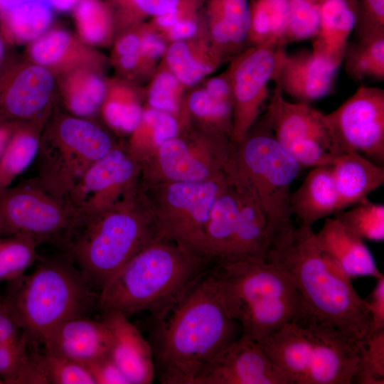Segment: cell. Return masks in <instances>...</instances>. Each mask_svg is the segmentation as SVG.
<instances>
[{
  "label": "cell",
  "instance_id": "cell-1",
  "mask_svg": "<svg viewBox=\"0 0 384 384\" xmlns=\"http://www.w3.org/2000/svg\"><path fill=\"white\" fill-rule=\"evenodd\" d=\"M157 321L151 345L164 384H193L202 370L242 334L240 325L226 313L211 274L202 277Z\"/></svg>",
  "mask_w": 384,
  "mask_h": 384
},
{
  "label": "cell",
  "instance_id": "cell-2",
  "mask_svg": "<svg viewBox=\"0 0 384 384\" xmlns=\"http://www.w3.org/2000/svg\"><path fill=\"white\" fill-rule=\"evenodd\" d=\"M265 261L286 274L311 316L360 341L369 334L366 300L348 277L321 250L311 226L294 225L270 243Z\"/></svg>",
  "mask_w": 384,
  "mask_h": 384
},
{
  "label": "cell",
  "instance_id": "cell-3",
  "mask_svg": "<svg viewBox=\"0 0 384 384\" xmlns=\"http://www.w3.org/2000/svg\"><path fill=\"white\" fill-rule=\"evenodd\" d=\"M208 260L172 242L156 240L134 255L105 284L97 304L129 316L149 311L159 320L203 276Z\"/></svg>",
  "mask_w": 384,
  "mask_h": 384
},
{
  "label": "cell",
  "instance_id": "cell-4",
  "mask_svg": "<svg viewBox=\"0 0 384 384\" xmlns=\"http://www.w3.org/2000/svg\"><path fill=\"white\" fill-rule=\"evenodd\" d=\"M158 240L139 185L102 210L82 213L62 249L100 289L139 250Z\"/></svg>",
  "mask_w": 384,
  "mask_h": 384
},
{
  "label": "cell",
  "instance_id": "cell-5",
  "mask_svg": "<svg viewBox=\"0 0 384 384\" xmlns=\"http://www.w3.org/2000/svg\"><path fill=\"white\" fill-rule=\"evenodd\" d=\"M230 318L241 336L264 343L288 323L312 318L289 277L265 260L217 263L210 274Z\"/></svg>",
  "mask_w": 384,
  "mask_h": 384
},
{
  "label": "cell",
  "instance_id": "cell-6",
  "mask_svg": "<svg viewBox=\"0 0 384 384\" xmlns=\"http://www.w3.org/2000/svg\"><path fill=\"white\" fill-rule=\"evenodd\" d=\"M301 168L277 140L265 113L235 146L226 173L230 183L245 189L264 212L269 245L293 226L290 188Z\"/></svg>",
  "mask_w": 384,
  "mask_h": 384
},
{
  "label": "cell",
  "instance_id": "cell-7",
  "mask_svg": "<svg viewBox=\"0 0 384 384\" xmlns=\"http://www.w3.org/2000/svg\"><path fill=\"white\" fill-rule=\"evenodd\" d=\"M4 298L37 343L62 322L87 316L97 302L92 286L65 253L11 281Z\"/></svg>",
  "mask_w": 384,
  "mask_h": 384
},
{
  "label": "cell",
  "instance_id": "cell-8",
  "mask_svg": "<svg viewBox=\"0 0 384 384\" xmlns=\"http://www.w3.org/2000/svg\"><path fill=\"white\" fill-rule=\"evenodd\" d=\"M358 343L331 325L304 318L285 324L260 344L293 384H351Z\"/></svg>",
  "mask_w": 384,
  "mask_h": 384
},
{
  "label": "cell",
  "instance_id": "cell-9",
  "mask_svg": "<svg viewBox=\"0 0 384 384\" xmlns=\"http://www.w3.org/2000/svg\"><path fill=\"white\" fill-rule=\"evenodd\" d=\"M116 145L95 119L54 107L41 133L33 178L52 194L68 198L86 171Z\"/></svg>",
  "mask_w": 384,
  "mask_h": 384
},
{
  "label": "cell",
  "instance_id": "cell-10",
  "mask_svg": "<svg viewBox=\"0 0 384 384\" xmlns=\"http://www.w3.org/2000/svg\"><path fill=\"white\" fill-rule=\"evenodd\" d=\"M230 183L226 173L202 182H164L141 186L158 240L176 243L207 260L205 232L209 214Z\"/></svg>",
  "mask_w": 384,
  "mask_h": 384
},
{
  "label": "cell",
  "instance_id": "cell-11",
  "mask_svg": "<svg viewBox=\"0 0 384 384\" xmlns=\"http://www.w3.org/2000/svg\"><path fill=\"white\" fill-rule=\"evenodd\" d=\"M235 144L228 136L186 125L141 163L142 187L164 182H202L226 174Z\"/></svg>",
  "mask_w": 384,
  "mask_h": 384
},
{
  "label": "cell",
  "instance_id": "cell-12",
  "mask_svg": "<svg viewBox=\"0 0 384 384\" xmlns=\"http://www.w3.org/2000/svg\"><path fill=\"white\" fill-rule=\"evenodd\" d=\"M80 214L68 198L47 191L33 178L0 191V235H23L62 248Z\"/></svg>",
  "mask_w": 384,
  "mask_h": 384
},
{
  "label": "cell",
  "instance_id": "cell-13",
  "mask_svg": "<svg viewBox=\"0 0 384 384\" xmlns=\"http://www.w3.org/2000/svg\"><path fill=\"white\" fill-rule=\"evenodd\" d=\"M265 110L277 140L302 167L332 164L342 153L326 114L284 100L277 82Z\"/></svg>",
  "mask_w": 384,
  "mask_h": 384
},
{
  "label": "cell",
  "instance_id": "cell-14",
  "mask_svg": "<svg viewBox=\"0 0 384 384\" xmlns=\"http://www.w3.org/2000/svg\"><path fill=\"white\" fill-rule=\"evenodd\" d=\"M286 46L248 47L233 57L232 69L233 100L231 139L239 144L260 117L270 97L268 85L276 78Z\"/></svg>",
  "mask_w": 384,
  "mask_h": 384
},
{
  "label": "cell",
  "instance_id": "cell-15",
  "mask_svg": "<svg viewBox=\"0 0 384 384\" xmlns=\"http://www.w3.org/2000/svg\"><path fill=\"white\" fill-rule=\"evenodd\" d=\"M326 117L342 153L357 152L383 166L384 90L361 85Z\"/></svg>",
  "mask_w": 384,
  "mask_h": 384
},
{
  "label": "cell",
  "instance_id": "cell-16",
  "mask_svg": "<svg viewBox=\"0 0 384 384\" xmlns=\"http://www.w3.org/2000/svg\"><path fill=\"white\" fill-rule=\"evenodd\" d=\"M56 78L26 57L5 58L0 69V119L31 122L55 107Z\"/></svg>",
  "mask_w": 384,
  "mask_h": 384
},
{
  "label": "cell",
  "instance_id": "cell-17",
  "mask_svg": "<svg viewBox=\"0 0 384 384\" xmlns=\"http://www.w3.org/2000/svg\"><path fill=\"white\" fill-rule=\"evenodd\" d=\"M141 169L127 144H117L86 171L68 198L82 213L102 210L139 185Z\"/></svg>",
  "mask_w": 384,
  "mask_h": 384
},
{
  "label": "cell",
  "instance_id": "cell-18",
  "mask_svg": "<svg viewBox=\"0 0 384 384\" xmlns=\"http://www.w3.org/2000/svg\"><path fill=\"white\" fill-rule=\"evenodd\" d=\"M193 384H293L262 345L240 336L220 351Z\"/></svg>",
  "mask_w": 384,
  "mask_h": 384
},
{
  "label": "cell",
  "instance_id": "cell-19",
  "mask_svg": "<svg viewBox=\"0 0 384 384\" xmlns=\"http://www.w3.org/2000/svg\"><path fill=\"white\" fill-rule=\"evenodd\" d=\"M232 69L208 77L188 89L178 116L180 127L190 125L228 136L233 129Z\"/></svg>",
  "mask_w": 384,
  "mask_h": 384
},
{
  "label": "cell",
  "instance_id": "cell-20",
  "mask_svg": "<svg viewBox=\"0 0 384 384\" xmlns=\"http://www.w3.org/2000/svg\"><path fill=\"white\" fill-rule=\"evenodd\" d=\"M200 35L233 58L247 46L249 0H199Z\"/></svg>",
  "mask_w": 384,
  "mask_h": 384
},
{
  "label": "cell",
  "instance_id": "cell-21",
  "mask_svg": "<svg viewBox=\"0 0 384 384\" xmlns=\"http://www.w3.org/2000/svg\"><path fill=\"white\" fill-rule=\"evenodd\" d=\"M102 320L109 327L112 340L108 353L129 384H149L156 367L151 345L128 316L117 310L103 311Z\"/></svg>",
  "mask_w": 384,
  "mask_h": 384
},
{
  "label": "cell",
  "instance_id": "cell-22",
  "mask_svg": "<svg viewBox=\"0 0 384 384\" xmlns=\"http://www.w3.org/2000/svg\"><path fill=\"white\" fill-rule=\"evenodd\" d=\"M338 68L316 56L311 50L284 53L274 82L298 102L309 104L329 95Z\"/></svg>",
  "mask_w": 384,
  "mask_h": 384
},
{
  "label": "cell",
  "instance_id": "cell-23",
  "mask_svg": "<svg viewBox=\"0 0 384 384\" xmlns=\"http://www.w3.org/2000/svg\"><path fill=\"white\" fill-rule=\"evenodd\" d=\"M110 330L101 319L87 316L66 320L53 329L43 339L45 353L82 364L108 355Z\"/></svg>",
  "mask_w": 384,
  "mask_h": 384
},
{
  "label": "cell",
  "instance_id": "cell-24",
  "mask_svg": "<svg viewBox=\"0 0 384 384\" xmlns=\"http://www.w3.org/2000/svg\"><path fill=\"white\" fill-rule=\"evenodd\" d=\"M26 57L50 70L55 77L83 65H105L109 58L78 36L60 27H51L27 45Z\"/></svg>",
  "mask_w": 384,
  "mask_h": 384
},
{
  "label": "cell",
  "instance_id": "cell-25",
  "mask_svg": "<svg viewBox=\"0 0 384 384\" xmlns=\"http://www.w3.org/2000/svg\"><path fill=\"white\" fill-rule=\"evenodd\" d=\"M315 234L321 250L351 279L366 276L378 279L383 275L363 240L335 218H326Z\"/></svg>",
  "mask_w": 384,
  "mask_h": 384
},
{
  "label": "cell",
  "instance_id": "cell-26",
  "mask_svg": "<svg viewBox=\"0 0 384 384\" xmlns=\"http://www.w3.org/2000/svg\"><path fill=\"white\" fill-rule=\"evenodd\" d=\"M358 15V0H323L312 53L339 68Z\"/></svg>",
  "mask_w": 384,
  "mask_h": 384
},
{
  "label": "cell",
  "instance_id": "cell-27",
  "mask_svg": "<svg viewBox=\"0 0 384 384\" xmlns=\"http://www.w3.org/2000/svg\"><path fill=\"white\" fill-rule=\"evenodd\" d=\"M105 65H83L56 76L57 91L65 111L94 119L100 113L107 76Z\"/></svg>",
  "mask_w": 384,
  "mask_h": 384
},
{
  "label": "cell",
  "instance_id": "cell-28",
  "mask_svg": "<svg viewBox=\"0 0 384 384\" xmlns=\"http://www.w3.org/2000/svg\"><path fill=\"white\" fill-rule=\"evenodd\" d=\"M230 60L200 34L170 43L163 58L187 90L198 85Z\"/></svg>",
  "mask_w": 384,
  "mask_h": 384
},
{
  "label": "cell",
  "instance_id": "cell-29",
  "mask_svg": "<svg viewBox=\"0 0 384 384\" xmlns=\"http://www.w3.org/2000/svg\"><path fill=\"white\" fill-rule=\"evenodd\" d=\"M290 205L301 224L308 226L341 210L331 164L313 167L291 193Z\"/></svg>",
  "mask_w": 384,
  "mask_h": 384
},
{
  "label": "cell",
  "instance_id": "cell-30",
  "mask_svg": "<svg viewBox=\"0 0 384 384\" xmlns=\"http://www.w3.org/2000/svg\"><path fill=\"white\" fill-rule=\"evenodd\" d=\"M331 166L341 210L366 199L384 183L383 166L357 152L341 154Z\"/></svg>",
  "mask_w": 384,
  "mask_h": 384
},
{
  "label": "cell",
  "instance_id": "cell-31",
  "mask_svg": "<svg viewBox=\"0 0 384 384\" xmlns=\"http://www.w3.org/2000/svg\"><path fill=\"white\" fill-rule=\"evenodd\" d=\"M239 209V193L230 183L213 205L206 224L205 255L208 261H233Z\"/></svg>",
  "mask_w": 384,
  "mask_h": 384
},
{
  "label": "cell",
  "instance_id": "cell-32",
  "mask_svg": "<svg viewBox=\"0 0 384 384\" xmlns=\"http://www.w3.org/2000/svg\"><path fill=\"white\" fill-rule=\"evenodd\" d=\"M144 87L117 76L108 77L100 115L117 133L130 134L142 120Z\"/></svg>",
  "mask_w": 384,
  "mask_h": 384
},
{
  "label": "cell",
  "instance_id": "cell-33",
  "mask_svg": "<svg viewBox=\"0 0 384 384\" xmlns=\"http://www.w3.org/2000/svg\"><path fill=\"white\" fill-rule=\"evenodd\" d=\"M234 186L239 193L240 209L233 261L265 260L269 246L267 218L245 189Z\"/></svg>",
  "mask_w": 384,
  "mask_h": 384
},
{
  "label": "cell",
  "instance_id": "cell-34",
  "mask_svg": "<svg viewBox=\"0 0 384 384\" xmlns=\"http://www.w3.org/2000/svg\"><path fill=\"white\" fill-rule=\"evenodd\" d=\"M47 0H30L0 12V35L12 46L29 44L51 28L53 15Z\"/></svg>",
  "mask_w": 384,
  "mask_h": 384
},
{
  "label": "cell",
  "instance_id": "cell-35",
  "mask_svg": "<svg viewBox=\"0 0 384 384\" xmlns=\"http://www.w3.org/2000/svg\"><path fill=\"white\" fill-rule=\"evenodd\" d=\"M48 117L18 123L0 158V191L11 186L14 179L35 161Z\"/></svg>",
  "mask_w": 384,
  "mask_h": 384
},
{
  "label": "cell",
  "instance_id": "cell-36",
  "mask_svg": "<svg viewBox=\"0 0 384 384\" xmlns=\"http://www.w3.org/2000/svg\"><path fill=\"white\" fill-rule=\"evenodd\" d=\"M248 47L282 46L288 16V0H250Z\"/></svg>",
  "mask_w": 384,
  "mask_h": 384
},
{
  "label": "cell",
  "instance_id": "cell-37",
  "mask_svg": "<svg viewBox=\"0 0 384 384\" xmlns=\"http://www.w3.org/2000/svg\"><path fill=\"white\" fill-rule=\"evenodd\" d=\"M109 60L115 76L137 85L147 83L155 73L142 55L140 24L115 37Z\"/></svg>",
  "mask_w": 384,
  "mask_h": 384
},
{
  "label": "cell",
  "instance_id": "cell-38",
  "mask_svg": "<svg viewBox=\"0 0 384 384\" xmlns=\"http://www.w3.org/2000/svg\"><path fill=\"white\" fill-rule=\"evenodd\" d=\"M77 36L94 48L111 47L115 27L105 0H79L73 9Z\"/></svg>",
  "mask_w": 384,
  "mask_h": 384
},
{
  "label": "cell",
  "instance_id": "cell-39",
  "mask_svg": "<svg viewBox=\"0 0 384 384\" xmlns=\"http://www.w3.org/2000/svg\"><path fill=\"white\" fill-rule=\"evenodd\" d=\"M180 129L178 119L174 115L144 106L142 120L129 134L127 145L130 151L142 160L157 146L177 136Z\"/></svg>",
  "mask_w": 384,
  "mask_h": 384
},
{
  "label": "cell",
  "instance_id": "cell-40",
  "mask_svg": "<svg viewBox=\"0 0 384 384\" xmlns=\"http://www.w3.org/2000/svg\"><path fill=\"white\" fill-rule=\"evenodd\" d=\"M346 75L356 82L384 80V33L348 41L342 63Z\"/></svg>",
  "mask_w": 384,
  "mask_h": 384
},
{
  "label": "cell",
  "instance_id": "cell-41",
  "mask_svg": "<svg viewBox=\"0 0 384 384\" xmlns=\"http://www.w3.org/2000/svg\"><path fill=\"white\" fill-rule=\"evenodd\" d=\"M186 91L162 60L144 86V106L169 112L178 118Z\"/></svg>",
  "mask_w": 384,
  "mask_h": 384
},
{
  "label": "cell",
  "instance_id": "cell-42",
  "mask_svg": "<svg viewBox=\"0 0 384 384\" xmlns=\"http://www.w3.org/2000/svg\"><path fill=\"white\" fill-rule=\"evenodd\" d=\"M352 206L338 211L334 218L363 240L383 241L384 205L366 198Z\"/></svg>",
  "mask_w": 384,
  "mask_h": 384
},
{
  "label": "cell",
  "instance_id": "cell-43",
  "mask_svg": "<svg viewBox=\"0 0 384 384\" xmlns=\"http://www.w3.org/2000/svg\"><path fill=\"white\" fill-rule=\"evenodd\" d=\"M115 27L120 33L146 22L173 9L179 0H105Z\"/></svg>",
  "mask_w": 384,
  "mask_h": 384
},
{
  "label": "cell",
  "instance_id": "cell-44",
  "mask_svg": "<svg viewBox=\"0 0 384 384\" xmlns=\"http://www.w3.org/2000/svg\"><path fill=\"white\" fill-rule=\"evenodd\" d=\"M38 244L23 235H0V282L22 275L37 257Z\"/></svg>",
  "mask_w": 384,
  "mask_h": 384
},
{
  "label": "cell",
  "instance_id": "cell-45",
  "mask_svg": "<svg viewBox=\"0 0 384 384\" xmlns=\"http://www.w3.org/2000/svg\"><path fill=\"white\" fill-rule=\"evenodd\" d=\"M352 383H384V329L369 333L358 343V361Z\"/></svg>",
  "mask_w": 384,
  "mask_h": 384
},
{
  "label": "cell",
  "instance_id": "cell-46",
  "mask_svg": "<svg viewBox=\"0 0 384 384\" xmlns=\"http://www.w3.org/2000/svg\"><path fill=\"white\" fill-rule=\"evenodd\" d=\"M323 0H288V16L282 46L307 39L316 34Z\"/></svg>",
  "mask_w": 384,
  "mask_h": 384
},
{
  "label": "cell",
  "instance_id": "cell-47",
  "mask_svg": "<svg viewBox=\"0 0 384 384\" xmlns=\"http://www.w3.org/2000/svg\"><path fill=\"white\" fill-rule=\"evenodd\" d=\"M48 384H95L85 365L47 353L37 355Z\"/></svg>",
  "mask_w": 384,
  "mask_h": 384
},
{
  "label": "cell",
  "instance_id": "cell-48",
  "mask_svg": "<svg viewBox=\"0 0 384 384\" xmlns=\"http://www.w3.org/2000/svg\"><path fill=\"white\" fill-rule=\"evenodd\" d=\"M354 38L384 33V0H358Z\"/></svg>",
  "mask_w": 384,
  "mask_h": 384
},
{
  "label": "cell",
  "instance_id": "cell-49",
  "mask_svg": "<svg viewBox=\"0 0 384 384\" xmlns=\"http://www.w3.org/2000/svg\"><path fill=\"white\" fill-rule=\"evenodd\" d=\"M199 16V0H179L170 11L157 16L149 23L161 34L179 23Z\"/></svg>",
  "mask_w": 384,
  "mask_h": 384
},
{
  "label": "cell",
  "instance_id": "cell-50",
  "mask_svg": "<svg viewBox=\"0 0 384 384\" xmlns=\"http://www.w3.org/2000/svg\"><path fill=\"white\" fill-rule=\"evenodd\" d=\"M85 366L95 384H129L124 375L108 355L90 362L85 364Z\"/></svg>",
  "mask_w": 384,
  "mask_h": 384
},
{
  "label": "cell",
  "instance_id": "cell-51",
  "mask_svg": "<svg viewBox=\"0 0 384 384\" xmlns=\"http://www.w3.org/2000/svg\"><path fill=\"white\" fill-rule=\"evenodd\" d=\"M365 300L370 315L369 333L384 329V275L377 279L369 298Z\"/></svg>",
  "mask_w": 384,
  "mask_h": 384
},
{
  "label": "cell",
  "instance_id": "cell-52",
  "mask_svg": "<svg viewBox=\"0 0 384 384\" xmlns=\"http://www.w3.org/2000/svg\"><path fill=\"white\" fill-rule=\"evenodd\" d=\"M18 123L19 122H12L0 119V158Z\"/></svg>",
  "mask_w": 384,
  "mask_h": 384
},
{
  "label": "cell",
  "instance_id": "cell-53",
  "mask_svg": "<svg viewBox=\"0 0 384 384\" xmlns=\"http://www.w3.org/2000/svg\"><path fill=\"white\" fill-rule=\"evenodd\" d=\"M53 9L65 11L73 10L79 0H47Z\"/></svg>",
  "mask_w": 384,
  "mask_h": 384
},
{
  "label": "cell",
  "instance_id": "cell-54",
  "mask_svg": "<svg viewBox=\"0 0 384 384\" xmlns=\"http://www.w3.org/2000/svg\"><path fill=\"white\" fill-rule=\"evenodd\" d=\"M4 55H5V42L4 39L2 38L1 36L0 35V69L5 59Z\"/></svg>",
  "mask_w": 384,
  "mask_h": 384
},
{
  "label": "cell",
  "instance_id": "cell-55",
  "mask_svg": "<svg viewBox=\"0 0 384 384\" xmlns=\"http://www.w3.org/2000/svg\"><path fill=\"white\" fill-rule=\"evenodd\" d=\"M1 10H2V6H1V5L0 4V12L1 11Z\"/></svg>",
  "mask_w": 384,
  "mask_h": 384
},
{
  "label": "cell",
  "instance_id": "cell-56",
  "mask_svg": "<svg viewBox=\"0 0 384 384\" xmlns=\"http://www.w3.org/2000/svg\"><path fill=\"white\" fill-rule=\"evenodd\" d=\"M4 383L3 381L0 379V384Z\"/></svg>",
  "mask_w": 384,
  "mask_h": 384
}]
</instances>
